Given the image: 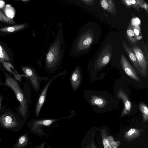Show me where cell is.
I'll list each match as a JSON object with an SVG mask.
<instances>
[{
  "instance_id": "obj_22",
  "label": "cell",
  "mask_w": 148,
  "mask_h": 148,
  "mask_svg": "<svg viewBox=\"0 0 148 148\" xmlns=\"http://www.w3.org/2000/svg\"><path fill=\"white\" fill-rule=\"evenodd\" d=\"M140 111L142 114L143 120L146 121L148 119V108L147 106L143 103H140L139 106Z\"/></svg>"
},
{
  "instance_id": "obj_17",
  "label": "cell",
  "mask_w": 148,
  "mask_h": 148,
  "mask_svg": "<svg viewBox=\"0 0 148 148\" xmlns=\"http://www.w3.org/2000/svg\"><path fill=\"white\" fill-rule=\"evenodd\" d=\"M90 101L92 105L97 106L99 108L104 107L107 103V101L104 99L94 95L91 96Z\"/></svg>"
},
{
  "instance_id": "obj_8",
  "label": "cell",
  "mask_w": 148,
  "mask_h": 148,
  "mask_svg": "<svg viewBox=\"0 0 148 148\" xmlns=\"http://www.w3.org/2000/svg\"><path fill=\"white\" fill-rule=\"evenodd\" d=\"M65 73V71H62L57 74L51 78L45 86L40 94L36 107L35 114L36 117L39 116L40 110L45 102L47 92L51 84L56 78L63 75Z\"/></svg>"
},
{
  "instance_id": "obj_32",
  "label": "cell",
  "mask_w": 148,
  "mask_h": 148,
  "mask_svg": "<svg viewBox=\"0 0 148 148\" xmlns=\"http://www.w3.org/2000/svg\"><path fill=\"white\" fill-rule=\"evenodd\" d=\"M2 99V96H0V110L1 109V103Z\"/></svg>"
},
{
  "instance_id": "obj_15",
  "label": "cell",
  "mask_w": 148,
  "mask_h": 148,
  "mask_svg": "<svg viewBox=\"0 0 148 148\" xmlns=\"http://www.w3.org/2000/svg\"><path fill=\"white\" fill-rule=\"evenodd\" d=\"M29 142L28 134L25 133L19 137L12 148H27L28 146Z\"/></svg>"
},
{
  "instance_id": "obj_25",
  "label": "cell",
  "mask_w": 148,
  "mask_h": 148,
  "mask_svg": "<svg viewBox=\"0 0 148 148\" xmlns=\"http://www.w3.org/2000/svg\"><path fill=\"white\" fill-rule=\"evenodd\" d=\"M106 139L108 140L111 148H118V143L117 142H114V141L113 138L111 136H109L107 137Z\"/></svg>"
},
{
  "instance_id": "obj_31",
  "label": "cell",
  "mask_w": 148,
  "mask_h": 148,
  "mask_svg": "<svg viewBox=\"0 0 148 148\" xmlns=\"http://www.w3.org/2000/svg\"><path fill=\"white\" fill-rule=\"evenodd\" d=\"M5 2L1 0L0 1V8H3L5 5Z\"/></svg>"
},
{
  "instance_id": "obj_14",
  "label": "cell",
  "mask_w": 148,
  "mask_h": 148,
  "mask_svg": "<svg viewBox=\"0 0 148 148\" xmlns=\"http://www.w3.org/2000/svg\"><path fill=\"white\" fill-rule=\"evenodd\" d=\"M81 77L79 68L76 67L72 74L71 81L73 90H76L79 87L81 82Z\"/></svg>"
},
{
  "instance_id": "obj_24",
  "label": "cell",
  "mask_w": 148,
  "mask_h": 148,
  "mask_svg": "<svg viewBox=\"0 0 148 148\" xmlns=\"http://www.w3.org/2000/svg\"><path fill=\"white\" fill-rule=\"evenodd\" d=\"M0 58L4 61H10V58L4 49L0 45Z\"/></svg>"
},
{
  "instance_id": "obj_4",
  "label": "cell",
  "mask_w": 148,
  "mask_h": 148,
  "mask_svg": "<svg viewBox=\"0 0 148 148\" xmlns=\"http://www.w3.org/2000/svg\"><path fill=\"white\" fill-rule=\"evenodd\" d=\"M75 115V114L73 113L67 116L58 119H33L29 122L28 125L31 133L39 136L41 137L46 134L42 127L48 126L54 122L70 118Z\"/></svg>"
},
{
  "instance_id": "obj_27",
  "label": "cell",
  "mask_w": 148,
  "mask_h": 148,
  "mask_svg": "<svg viewBox=\"0 0 148 148\" xmlns=\"http://www.w3.org/2000/svg\"><path fill=\"white\" fill-rule=\"evenodd\" d=\"M84 3L86 5L90 6L93 5L94 4L95 0H81L80 1Z\"/></svg>"
},
{
  "instance_id": "obj_7",
  "label": "cell",
  "mask_w": 148,
  "mask_h": 148,
  "mask_svg": "<svg viewBox=\"0 0 148 148\" xmlns=\"http://www.w3.org/2000/svg\"><path fill=\"white\" fill-rule=\"evenodd\" d=\"M132 49L136 56L138 65L143 75H146L147 68V59L142 50L136 44H133Z\"/></svg>"
},
{
  "instance_id": "obj_3",
  "label": "cell",
  "mask_w": 148,
  "mask_h": 148,
  "mask_svg": "<svg viewBox=\"0 0 148 148\" xmlns=\"http://www.w3.org/2000/svg\"><path fill=\"white\" fill-rule=\"evenodd\" d=\"M5 85L10 88L14 92L20 103L18 106L20 113L25 121H26L27 112V101L15 79L6 74Z\"/></svg>"
},
{
  "instance_id": "obj_30",
  "label": "cell",
  "mask_w": 148,
  "mask_h": 148,
  "mask_svg": "<svg viewBox=\"0 0 148 148\" xmlns=\"http://www.w3.org/2000/svg\"><path fill=\"white\" fill-rule=\"evenodd\" d=\"M45 144V143L44 142L35 146L33 148H44Z\"/></svg>"
},
{
  "instance_id": "obj_21",
  "label": "cell",
  "mask_w": 148,
  "mask_h": 148,
  "mask_svg": "<svg viewBox=\"0 0 148 148\" xmlns=\"http://www.w3.org/2000/svg\"><path fill=\"white\" fill-rule=\"evenodd\" d=\"M0 61L3 64L4 67L7 70L13 75L14 77L17 80L21 81V77L22 75L18 74V73H16L13 72L12 70L11 69L10 66L11 64L10 63L7 62L1 59H0Z\"/></svg>"
},
{
  "instance_id": "obj_26",
  "label": "cell",
  "mask_w": 148,
  "mask_h": 148,
  "mask_svg": "<svg viewBox=\"0 0 148 148\" xmlns=\"http://www.w3.org/2000/svg\"><path fill=\"white\" fill-rule=\"evenodd\" d=\"M138 132L134 129L132 128L130 129L127 133V136L129 138L132 137V136H134L135 135H136V133Z\"/></svg>"
},
{
  "instance_id": "obj_9",
  "label": "cell",
  "mask_w": 148,
  "mask_h": 148,
  "mask_svg": "<svg viewBox=\"0 0 148 148\" xmlns=\"http://www.w3.org/2000/svg\"><path fill=\"white\" fill-rule=\"evenodd\" d=\"M120 62L123 69L128 76L136 81L140 82L138 75L123 53L121 55Z\"/></svg>"
},
{
  "instance_id": "obj_1",
  "label": "cell",
  "mask_w": 148,
  "mask_h": 148,
  "mask_svg": "<svg viewBox=\"0 0 148 148\" xmlns=\"http://www.w3.org/2000/svg\"><path fill=\"white\" fill-rule=\"evenodd\" d=\"M63 35L61 30L57 34L54 42L51 44L46 54L45 68L48 70L56 68L59 66L63 56L62 48Z\"/></svg>"
},
{
  "instance_id": "obj_16",
  "label": "cell",
  "mask_w": 148,
  "mask_h": 148,
  "mask_svg": "<svg viewBox=\"0 0 148 148\" xmlns=\"http://www.w3.org/2000/svg\"><path fill=\"white\" fill-rule=\"evenodd\" d=\"M121 1L127 7L133 8L138 10L145 1L143 0H123Z\"/></svg>"
},
{
  "instance_id": "obj_13",
  "label": "cell",
  "mask_w": 148,
  "mask_h": 148,
  "mask_svg": "<svg viewBox=\"0 0 148 148\" xmlns=\"http://www.w3.org/2000/svg\"><path fill=\"white\" fill-rule=\"evenodd\" d=\"M100 4L104 10L113 15L116 14L117 12L114 0H102L100 1Z\"/></svg>"
},
{
  "instance_id": "obj_10",
  "label": "cell",
  "mask_w": 148,
  "mask_h": 148,
  "mask_svg": "<svg viewBox=\"0 0 148 148\" xmlns=\"http://www.w3.org/2000/svg\"><path fill=\"white\" fill-rule=\"evenodd\" d=\"M22 69L25 75L30 79L34 89L36 91H38L40 89L39 82L42 78L38 77L34 70L30 67L24 66Z\"/></svg>"
},
{
  "instance_id": "obj_12",
  "label": "cell",
  "mask_w": 148,
  "mask_h": 148,
  "mask_svg": "<svg viewBox=\"0 0 148 148\" xmlns=\"http://www.w3.org/2000/svg\"><path fill=\"white\" fill-rule=\"evenodd\" d=\"M117 97L119 99H121L123 102L124 108L122 114V116H123L130 112L132 108V103L126 94L122 89L119 90Z\"/></svg>"
},
{
  "instance_id": "obj_19",
  "label": "cell",
  "mask_w": 148,
  "mask_h": 148,
  "mask_svg": "<svg viewBox=\"0 0 148 148\" xmlns=\"http://www.w3.org/2000/svg\"><path fill=\"white\" fill-rule=\"evenodd\" d=\"M25 24H20L12 26L5 27L0 29V31L6 33H11L19 30L24 28Z\"/></svg>"
},
{
  "instance_id": "obj_2",
  "label": "cell",
  "mask_w": 148,
  "mask_h": 148,
  "mask_svg": "<svg viewBox=\"0 0 148 148\" xmlns=\"http://www.w3.org/2000/svg\"><path fill=\"white\" fill-rule=\"evenodd\" d=\"M93 35L92 29L83 28L79 32L72 48L73 55L78 56L87 50L92 44Z\"/></svg>"
},
{
  "instance_id": "obj_33",
  "label": "cell",
  "mask_w": 148,
  "mask_h": 148,
  "mask_svg": "<svg viewBox=\"0 0 148 148\" xmlns=\"http://www.w3.org/2000/svg\"><path fill=\"white\" fill-rule=\"evenodd\" d=\"M45 144L47 145V147L48 148H52L50 145H48V144H47L45 143Z\"/></svg>"
},
{
  "instance_id": "obj_29",
  "label": "cell",
  "mask_w": 148,
  "mask_h": 148,
  "mask_svg": "<svg viewBox=\"0 0 148 148\" xmlns=\"http://www.w3.org/2000/svg\"><path fill=\"white\" fill-rule=\"evenodd\" d=\"M141 8L145 10L147 14L148 12V5L146 2L145 1L143 4Z\"/></svg>"
},
{
  "instance_id": "obj_23",
  "label": "cell",
  "mask_w": 148,
  "mask_h": 148,
  "mask_svg": "<svg viewBox=\"0 0 148 148\" xmlns=\"http://www.w3.org/2000/svg\"><path fill=\"white\" fill-rule=\"evenodd\" d=\"M132 25L137 40H140L142 36L140 26L138 25Z\"/></svg>"
},
{
  "instance_id": "obj_5",
  "label": "cell",
  "mask_w": 148,
  "mask_h": 148,
  "mask_svg": "<svg viewBox=\"0 0 148 148\" xmlns=\"http://www.w3.org/2000/svg\"><path fill=\"white\" fill-rule=\"evenodd\" d=\"M24 124L10 112H5L0 116V127L17 132L20 130Z\"/></svg>"
},
{
  "instance_id": "obj_28",
  "label": "cell",
  "mask_w": 148,
  "mask_h": 148,
  "mask_svg": "<svg viewBox=\"0 0 148 148\" xmlns=\"http://www.w3.org/2000/svg\"><path fill=\"white\" fill-rule=\"evenodd\" d=\"M103 143L104 148H111L106 138H105L104 136L103 137Z\"/></svg>"
},
{
  "instance_id": "obj_18",
  "label": "cell",
  "mask_w": 148,
  "mask_h": 148,
  "mask_svg": "<svg viewBox=\"0 0 148 148\" xmlns=\"http://www.w3.org/2000/svg\"><path fill=\"white\" fill-rule=\"evenodd\" d=\"M126 34L127 38L130 42L133 44H136L137 40L132 25L130 23L128 24L126 30Z\"/></svg>"
},
{
  "instance_id": "obj_20",
  "label": "cell",
  "mask_w": 148,
  "mask_h": 148,
  "mask_svg": "<svg viewBox=\"0 0 148 148\" xmlns=\"http://www.w3.org/2000/svg\"><path fill=\"white\" fill-rule=\"evenodd\" d=\"M4 11L5 16L8 18L12 19L14 17L15 11L14 8L9 4L4 7Z\"/></svg>"
},
{
  "instance_id": "obj_34",
  "label": "cell",
  "mask_w": 148,
  "mask_h": 148,
  "mask_svg": "<svg viewBox=\"0 0 148 148\" xmlns=\"http://www.w3.org/2000/svg\"><path fill=\"white\" fill-rule=\"evenodd\" d=\"M1 142V138L0 137V144Z\"/></svg>"
},
{
  "instance_id": "obj_6",
  "label": "cell",
  "mask_w": 148,
  "mask_h": 148,
  "mask_svg": "<svg viewBox=\"0 0 148 148\" xmlns=\"http://www.w3.org/2000/svg\"><path fill=\"white\" fill-rule=\"evenodd\" d=\"M112 46L110 43L106 45L97 59L95 63V70L100 69L109 62L112 55Z\"/></svg>"
},
{
  "instance_id": "obj_11",
  "label": "cell",
  "mask_w": 148,
  "mask_h": 148,
  "mask_svg": "<svg viewBox=\"0 0 148 148\" xmlns=\"http://www.w3.org/2000/svg\"><path fill=\"white\" fill-rule=\"evenodd\" d=\"M122 44L124 49L134 66L139 72L140 74L144 75L138 65L135 55L132 48L127 44L126 41L125 40L122 42Z\"/></svg>"
}]
</instances>
